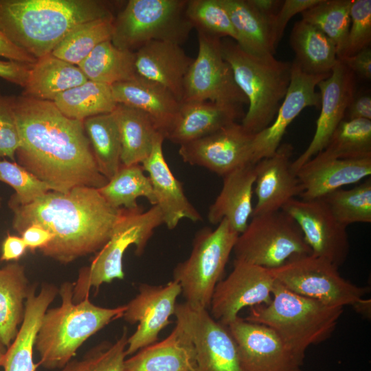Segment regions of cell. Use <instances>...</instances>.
Instances as JSON below:
<instances>
[{
  "mask_svg": "<svg viewBox=\"0 0 371 371\" xmlns=\"http://www.w3.org/2000/svg\"><path fill=\"white\" fill-rule=\"evenodd\" d=\"M233 252L236 260L269 269L311 254L298 225L282 210L252 216Z\"/></svg>",
  "mask_w": 371,
  "mask_h": 371,
  "instance_id": "obj_10",
  "label": "cell"
},
{
  "mask_svg": "<svg viewBox=\"0 0 371 371\" xmlns=\"http://www.w3.org/2000/svg\"><path fill=\"white\" fill-rule=\"evenodd\" d=\"M330 74H309L302 71L294 60L291 63L290 83L273 121L254 134L252 142L254 164L276 153L288 126L302 110L308 106H320V94L316 91V87Z\"/></svg>",
  "mask_w": 371,
  "mask_h": 371,
  "instance_id": "obj_19",
  "label": "cell"
},
{
  "mask_svg": "<svg viewBox=\"0 0 371 371\" xmlns=\"http://www.w3.org/2000/svg\"><path fill=\"white\" fill-rule=\"evenodd\" d=\"M53 102L64 115L82 121L112 113L117 104L111 86L89 80L62 93Z\"/></svg>",
  "mask_w": 371,
  "mask_h": 371,
  "instance_id": "obj_36",
  "label": "cell"
},
{
  "mask_svg": "<svg viewBox=\"0 0 371 371\" xmlns=\"http://www.w3.org/2000/svg\"><path fill=\"white\" fill-rule=\"evenodd\" d=\"M253 6L270 23L278 12L283 1L280 0H249Z\"/></svg>",
  "mask_w": 371,
  "mask_h": 371,
  "instance_id": "obj_55",
  "label": "cell"
},
{
  "mask_svg": "<svg viewBox=\"0 0 371 371\" xmlns=\"http://www.w3.org/2000/svg\"><path fill=\"white\" fill-rule=\"evenodd\" d=\"M241 107L208 101L181 103L179 111L165 135L181 145L203 137L236 122Z\"/></svg>",
  "mask_w": 371,
  "mask_h": 371,
  "instance_id": "obj_29",
  "label": "cell"
},
{
  "mask_svg": "<svg viewBox=\"0 0 371 371\" xmlns=\"http://www.w3.org/2000/svg\"><path fill=\"white\" fill-rule=\"evenodd\" d=\"M37 284H32L25 302L23 320L0 359V367L4 371H36L39 366L33 359L36 338L45 313L58 294V288L54 284L44 282L37 292Z\"/></svg>",
  "mask_w": 371,
  "mask_h": 371,
  "instance_id": "obj_24",
  "label": "cell"
},
{
  "mask_svg": "<svg viewBox=\"0 0 371 371\" xmlns=\"http://www.w3.org/2000/svg\"><path fill=\"white\" fill-rule=\"evenodd\" d=\"M371 120V96L368 93H355L346 112L344 120Z\"/></svg>",
  "mask_w": 371,
  "mask_h": 371,
  "instance_id": "obj_52",
  "label": "cell"
},
{
  "mask_svg": "<svg viewBox=\"0 0 371 371\" xmlns=\"http://www.w3.org/2000/svg\"><path fill=\"white\" fill-rule=\"evenodd\" d=\"M181 293L180 285L173 280L161 285H139V293L125 304L122 316L130 324H138L128 337L127 357L157 341L160 332L171 323Z\"/></svg>",
  "mask_w": 371,
  "mask_h": 371,
  "instance_id": "obj_15",
  "label": "cell"
},
{
  "mask_svg": "<svg viewBox=\"0 0 371 371\" xmlns=\"http://www.w3.org/2000/svg\"><path fill=\"white\" fill-rule=\"evenodd\" d=\"M254 136L236 122L180 145L179 154L185 163L203 167L223 177L238 168L253 164Z\"/></svg>",
  "mask_w": 371,
  "mask_h": 371,
  "instance_id": "obj_17",
  "label": "cell"
},
{
  "mask_svg": "<svg viewBox=\"0 0 371 371\" xmlns=\"http://www.w3.org/2000/svg\"><path fill=\"white\" fill-rule=\"evenodd\" d=\"M238 235L225 218L214 229L203 227L196 232L190 255L176 265L172 274L188 305L210 308Z\"/></svg>",
  "mask_w": 371,
  "mask_h": 371,
  "instance_id": "obj_8",
  "label": "cell"
},
{
  "mask_svg": "<svg viewBox=\"0 0 371 371\" xmlns=\"http://www.w3.org/2000/svg\"><path fill=\"white\" fill-rule=\"evenodd\" d=\"M294 61L309 74H330L338 58L334 43L319 29L301 19L290 34Z\"/></svg>",
  "mask_w": 371,
  "mask_h": 371,
  "instance_id": "obj_33",
  "label": "cell"
},
{
  "mask_svg": "<svg viewBox=\"0 0 371 371\" xmlns=\"http://www.w3.org/2000/svg\"><path fill=\"white\" fill-rule=\"evenodd\" d=\"M31 286L23 265L12 262L0 268V339L6 348L23 320Z\"/></svg>",
  "mask_w": 371,
  "mask_h": 371,
  "instance_id": "obj_31",
  "label": "cell"
},
{
  "mask_svg": "<svg viewBox=\"0 0 371 371\" xmlns=\"http://www.w3.org/2000/svg\"><path fill=\"white\" fill-rule=\"evenodd\" d=\"M198 54L189 68L181 103L208 101L242 107L247 100L224 59L221 38L198 32Z\"/></svg>",
  "mask_w": 371,
  "mask_h": 371,
  "instance_id": "obj_12",
  "label": "cell"
},
{
  "mask_svg": "<svg viewBox=\"0 0 371 371\" xmlns=\"http://www.w3.org/2000/svg\"><path fill=\"white\" fill-rule=\"evenodd\" d=\"M0 181L10 186L15 193L10 201L25 205L52 191L26 168L16 162L0 160Z\"/></svg>",
  "mask_w": 371,
  "mask_h": 371,
  "instance_id": "obj_45",
  "label": "cell"
},
{
  "mask_svg": "<svg viewBox=\"0 0 371 371\" xmlns=\"http://www.w3.org/2000/svg\"><path fill=\"white\" fill-rule=\"evenodd\" d=\"M121 140L122 164H142L150 155L159 131L152 118L144 112L117 104L112 112Z\"/></svg>",
  "mask_w": 371,
  "mask_h": 371,
  "instance_id": "obj_32",
  "label": "cell"
},
{
  "mask_svg": "<svg viewBox=\"0 0 371 371\" xmlns=\"http://www.w3.org/2000/svg\"><path fill=\"white\" fill-rule=\"evenodd\" d=\"M293 152L291 144H281L273 155L255 164L257 200L252 216L281 210L300 195L302 186L291 167Z\"/></svg>",
  "mask_w": 371,
  "mask_h": 371,
  "instance_id": "obj_21",
  "label": "cell"
},
{
  "mask_svg": "<svg viewBox=\"0 0 371 371\" xmlns=\"http://www.w3.org/2000/svg\"><path fill=\"white\" fill-rule=\"evenodd\" d=\"M135 52L122 49L111 40L95 49L78 66L88 80L109 86L135 77Z\"/></svg>",
  "mask_w": 371,
  "mask_h": 371,
  "instance_id": "obj_35",
  "label": "cell"
},
{
  "mask_svg": "<svg viewBox=\"0 0 371 371\" xmlns=\"http://www.w3.org/2000/svg\"><path fill=\"white\" fill-rule=\"evenodd\" d=\"M282 210L297 223L311 254L328 260L338 268L346 261L350 249L347 227L335 218L322 199L295 198Z\"/></svg>",
  "mask_w": 371,
  "mask_h": 371,
  "instance_id": "obj_16",
  "label": "cell"
},
{
  "mask_svg": "<svg viewBox=\"0 0 371 371\" xmlns=\"http://www.w3.org/2000/svg\"><path fill=\"white\" fill-rule=\"evenodd\" d=\"M112 17L98 0H0V32L36 59L52 54L78 25Z\"/></svg>",
  "mask_w": 371,
  "mask_h": 371,
  "instance_id": "obj_3",
  "label": "cell"
},
{
  "mask_svg": "<svg viewBox=\"0 0 371 371\" xmlns=\"http://www.w3.org/2000/svg\"><path fill=\"white\" fill-rule=\"evenodd\" d=\"M221 48L236 85L247 100L248 109L241 124L256 134L273 121L290 83L291 63L273 55H251L229 38L221 39Z\"/></svg>",
  "mask_w": 371,
  "mask_h": 371,
  "instance_id": "obj_6",
  "label": "cell"
},
{
  "mask_svg": "<svg viewBox=\"0 0 371 371\" xmlns=\"http://www.w3.org/2000/svg\"><path fill=\"white\" fill-rule=\"evenodd\" d=\"M114 19H100L78 25L56 45L52 54L78 66L96 46L111 40Z\"/></svg>",
  "mask_w": 371,
  "mask_h": 371,
  "instance_id": "obj_39",
  "label": "cell"
},
{
  "mask_svg": "<svg viewBox=\"0 0 371 371\" xmlns=\"http://www.w3.org/2000/svg\"><path fill=\"white\" fill-rule=\"evenodd\" d=\"M142 164H122L117 173L106 185L98 189L106 201L116 209L132 210L138 207L139 197H145L152 205L156 199L150 178Z\"/></svg>",
  "mask_w": 371,
  "mask_h": 371,
  "instance_id": "obj_38",
  "label": "cell"
},
{
  "mask_svg": "<svg viewBox=\"0 0 371 371\" xmlns=\"http://www.w3.org/2000/svg\"><path fill=\"white\" fill-rule=\"evenodd\" d=\"M164 224L162 213L157 205L146 211L139 206L122 213L113 227L111 237L98 251L89 266L79 270L74 282L73 300L79 302L89 297L92 289L96 293L104 283L123 280V257L131 245L135 247V254L141 256L157 227Z\"/></svg>",
  "mask_w": 371,
  "mask_h": 371,
  "instance_id": "obj_7",
  "label": "cell"
},
{
  "mask_svg": "<svg viewBox=\"0 0 371 371\" xmlns=\"http://www.w3.org/2000/svg\"><path fill=\"white\" fill-rule=\"evenodd\" d=\"M275 283L269 269L234 260L231 273L214 289L210 314L227 326L243 308L268 304Z\"/></svg>",
  "mask_w": 371,
  "mask_h": 371,
  "instance_id": "obj_14",
  "label": "cell"
},
{
  "mask_svg": "<svg viewBox=\"0 0 371 371\" xmlns=\"http://www.w3.org/2000/svg\"><path fill=\"white\" fill-rule=\"evenodd\" d=\"M320 0H285L273 17L271 23V36L275 48L280 43L284 30L290 21L295 14L302 13L314 6Z\"/></svg>",
  "mask_w": 371,
  "mask_h": 371,
  "instance_id": "obj_48",
  "label": "cell"
},
{
  "mask_svg": "<svg viewBox=\"0 0 371 371\" xmlns=\"http://www.w3.org/2000/svg\"><path fill=\"white\" fill-rule=\"evenodd\" d=\"M135 58L139 76L164 87L181 102L185 78L194 58L180 45L150 41L135 52Z\"/></svg>",
  "mask_w": 371,
  "mask_h": 371,
  "instance_id": "obj_25",
  "label": "cell"
},
{
  "mask_svg": "<svg viewBox=\"0 0 371 371\" xmlns=\"http://www.w3.org/2000/svg\"><path fill=\"white\" fill-rule=\"evenodd\" d=\"M223 177L221 190L209 207L207 219L211 224L218 225L225 218L240 234L246 229L253 214L255 164L238 168Z\"/></svg>",
  "mask_w": 371,
  "mask_h": 371,
  "instance_id": "obj_28",
  "label": "cell"
},
{
  "mask_svg": "<svg viewBox=\"0 0 371 371\" xmlns=\"http://www.w3.org/2000/svg\"><path fill=\"white\" fill-rule=\"evenodd\" d=\"M165 137L159 133L150 155L142 163L148 174L157 205L163 215L164 224L175 229L179 221L187 218L193 222L201 221L199 212L184 193L182 183L175 177L166 161L163 152Z\"/></svg>",
  "mask_w": 371,
  "mask_h": 371,
  "instance_id": "obj_23",
  "label": "cell"
},
{
  "mask_svg": "<svg viewBox=\"0 0 371 371\" xmlns=\"http://www.w3.org/2000/svg\"><path fill=\"white\" fill-rule=\"evenodd\" d=\"M27 249L32 251L42 249L54 238V236L43 227L33 224L27 227L21 234Z\"/></svg>",
  "mask_w": 371,
  "mask_h": 371,
  "instance_id": "obj_51",
  "label": "cell"
},
{
  "mask_svg": "<svg viewBox=\"0 0 371 371\" xmlns=\"http://www.w3.org/2000/svg\"><path fill=\"white\" fill-rule=\"evenodd\" d=\"M74 282H65L58 288L59 306L48 308L38 331L34 350L38 364L54 370L62 368L91 336L111 322L122 317L126 305L106 308L95 305L89 297L73 300Z\"/></svg>",
  "mask_w": 371,
  "mask_h": 371,
  "instance_id": "obj_4",
  "label": "cell"
},
{
  "mask_svg": "<svg viewBox=\"0 0 371 371\" xmlns=\"http://www.w3.org/2000/svg\"><path fill=\"white\" fill-rule=\"evenodd\" d=\"M83 124L98 168L109 180L122 165L120 135L114 115L110 113L90 117Z\"/></svg>",
  "mask_w": 371,
  "mask_h": 371,
  "instance_id": "obj_37",
  "label": "cell"
},
{
  "mask_svg": "<svg viewBox=\"0 0 371 371\" xmlns=\"http://www.w3.org/2000/svg\"><path fill=\"white\" fill-rule=\"evenodd\" d=\"M87 80L78 66L49 54L30 66L23 95L53 102L62 93Z\"/></svg>",
  "mask_w": 371,
  "mask_h": 371,
  "instance_id": "obj_30",
  "label": "cell"
},
{
  "mask_svg": "<svg viewBox=\"0 0 371 371\" xmlns=\"http://www.w3.org/2000/svg\"><path fill=\"white\" fill-rule=\"evenodd\" d=\"M321 152L326 156L341 159L371 157V120H342Z\"/></svg>",
  "mask_w": 371,
  "mask_h": 371,
  "instance_id": "obj_41",
  "label": "cell"
},
{
  "mask_svg": "<svg viewBox=\"0 0 371 371\" xmlns=\"http://www.w3.org/2000/svg\"><path fill=\"white\" fill-rule=\"evenodd\" d=\"M8 205L13 212L12 227L18 233L36 224L54 236L40 251L62 264L100 250L122 211L111 206L97 188L86 186L67 193L49 191L25 205L10 201Z\"/></svg>",
  "mask_w": 371,
  "mask_h": 371,
  "instance_id": "obj_2",
  "label": "cell"
},
{
  "mask_svg": "<svg viewBox=\"0 0 371 371\" xmlns=\"http://www.w3.org/2000/svg\"><path fill=\"white\" fill-rule=\"evenodd\" d=\"M117 104L148 114L164 137L174 122L181 102L166 88L138 74L133 78L111 86Z\"/></svg>",
  "mask_w": 371,
  "mask_h": 371,
  "instance_id": "obj_26",
  "label": "cell"
},
{
  "mask_svg": "<svg viewBox=\"0 0 371 371\" xmlns=\"http://www.w3.org/2000/svg\"><path fill=\"white\" fill-rule=\"evenodd\" d=\"M355 75L370 80L371 79V48L368 47L358 53L339 59Z\"/></svg>",
  "mask_w": 371,
  "mask_h": 371,
  "instance_id": "obj_50",
  "label": "cell"
},
{
  "mask_svg": "<svg viewBox=\"0 0 371 371\" xmlns=\"http://www.w3.org/2000/svg\"><path fill=\"white\" fill-rule=\"evenodd\" d=\"M19 146L12 97L3 95L0 90V157H8L14 161Z\"/></svg>",
  "mask_w": 371,
  "mask_h": 371,
  "instance_id": "obj_47",
  "label": "cell"
},
{
  "mask_svg": "<svg viewBox=\"0 0 371 371\" xmlns=\"http://www.w3.org/2000/svg\"><path fill=\"white\" fill-rule=\"evenodd\" d=\"M174 315L194 346L197 371H242L234 338L208 310L177 303Z\"/></svg>",
  "mask_w": 371,
  "mask_h": 371,
  "instance_id": "obj_13",
  "label": "cell"
},
{
  "mask_svg": "<svg viewBox=\"0 0 371 371\" xmlns=\"http://www.w3.org/2000/svg\"><path fill=\"white\" fill-rule=\"evenodd\" d=\"M31 65L0 59V78L24 88Z\"/></svg>",
  "mask_w": 371,
  "mask_h": 371,
  "instance_id": "obj_49",
  "label": "cell"
},
{
  "mask_svg": "<svg viewBox=\"0 0 371 371\" xmlns=\"http://www.w3.org/2000/svg\"><path fill=\"white\" fill-rule=\"evenodd\" d=\"M344 309L293 293L276 280L271 301L250 307L245 319L272 329L304 361L309 346L331 336Z\"/></svg>",
  "mask_w": 371,
  "mask_h": 371,
  "instance_id": "obj_5",
  "label": "cell"
},
{
  "mask_svg": "<svg viewBox=\"0 0 371 371\" xmlns=\"http://www.w3.org/2000/svg\"><path fill=\"white\" fill-rule=\"evenodd\" d=\"M186 14L197 32L236 41V31L221 0H188Z\"/></svg>",
  "mask_w": 371,
  "mask_h": 371,
  "instance_id": "obj_43",
  "label": "cell"
},
{
  "mask_svg": "<svg viewBox=\"0 0 371 371\" xmlns=\"http://www.w3.org/2000/svg\"><path fill=\"white\" fill-rule=\"evenodd\" d=\"M7 348L4 346V344L2 343L1 339H0V359L3 356L6 351Z\"/></svg>",
  "mask_w": 371,
  "mask_h": 371,
  "instance_id": "obj_56",
  "label": "cell"
},
{
  "mask_svg": "<svg viewBox=\"0 0 371 371\" xmlns=\"http://www.w3.org/2000/svg\"><path fill=\"white\" fill-rule=\"evenodd\" d=\"M0 206H1V198H0Z\"/></svg>",
  "mask_w": 371,
  "mask_h": 371,
  "instance_id": "obj_57",
  "label": "cell"
},
{
  "mask_svg": "<svg viewBox=\"0 0 371 371\" xmlns=\"http://www.w3.org/2000/svg\"><path fill=\"white\" fill-rule=\"evenodd\" d=\"M0 57L30 65L36 60L35 58L13 44L1 32Z\"/></svg>",
  "mask_w": 371,
  "mask_h": 371,
  "instance_id": "obj_53",
  "label": "cell"
},
{
  "mask_svg": "<svg viewBox=\"0 0 371 371\" xmlns=\"http://www.w3.org/2000/svg\"><path fill=\"white\" fill-rule=\"evenodd\" d=\"M234 338L242 371H301L295 356L270 328L238 316L227 326Z\"/></svg>",
  "mask_w": 371,
  "mask_h": 371,
  "instance_id": "obj_18",
  "label": "cell"
},
{
  "mask_svg": "<svg viewBox=\"0 0 371 371\" xmlns=\"http://www.w3.org/2000/svg\"><path fill=\"white\" fill-rule=\"evenodd\" d=\"M187 1H128L114 19L111 42L131 52L153 41L181 45L193 29L186 14Z\"/></svg>",
  "mask_w": 371,
  "mask_h": 371,
  "instance_id": "obj_9",
  "label": "cell"
},
{
  "mask_svg": "<svg viewBox=\"0 0 371 371\" xmlns=\"http://www.w3.org/2000/svg\"><path fill=\"white\" fill-rule=\"evenodd\" d=\"M320 113L313 139L306 149L291 163L294 172L327 146L333 133L344 120L355 93V75L338 59L330 75L319 82Z\"/></svg>",
  "mask_w": 371,
  "mask_h": 371,
  "instance_id": "obj_20",
  "label": "cell"
},
{
  "mask_svg": "<svg viewBox=\"0 0 371 371\" xmlns=\"http://www.w3.org/2000/svg\"><path fill=\"white\" fill-rule=\"evenodd\" d=\"M352 0H320L301 13L302 19L324 32L335 45L337 58L342 54L350 24Z\"/></svg>",
  "mask_w": 371,
  "mask_h": 371,
  "instance_id": "obj_40",
  "label": "cell"
},
{
  "mask_svg": "<svg viewBox=\"0 0 371 371\" xmlns=\"http://www.w3.org/2000/svg\"><path fill=\"white\" fill-rule=\"evenodd\" d=\"M371 175V157L341 159L322 152L296 172L302 186V200L321 199L341 187L358 183Z\"/></svg>",
  "mask_w": 371,
  "mask_h": 371,
  "instance_id": "obj_22",
  "label": "cell"
},
{
  "mask_svg": "<svg viewBox=\"0 0 371 371\" xmlns=\"http://www.w3.org/2000/svg\"><path fill=\"white\" fill-rule=\"evenodd\" d=\"M20 137L19 164L52 191L99 189L108 182L99 171L83 121L64 115L52 101L12 97Z\"/></svg>",
  "mask_w": 371,
  "mask_h": 371,
  "instance_id": "obj_1",
  "label": "cell"
},
{
  "mask_svg": "<svg viewBox=\"0 0 371 371\" xmlns=\"http://www.w3.org/2000/svg\"><path fill=\"white\" fill-rule=\"evenodd\" d=\"M322 199L335 218L348 226L356 223H371V180L349 190L339 189Z\"/></svg>",
  "mask_w": 371,
  "mask_h": 371,
  "instance_id": "obj_42",
  "label": "cell"
},
{
  "mask_svg": "<svg viewBox=\"0 0 371 371\" xmlns=\"http://www.w3.org/2000/svg\"><path fill=\"white\" fill-rule=\"evenodd\" d=\"M269 270L289 290L330 306H352L355 309L369 291L368 287L344 278L328 260L313 254L294 258Z\"/></svg>",
  "mask_w": 371,
  "mask_h": 371,
  "instance_id": "obj_11",
  "label": "cell"
},
{
  "mask_svg": "<svg viewBox=\"0 0 371 371\" xmlns=\"http://www.w3.org/2000/svg\"><path fill=\"white\" fill-rule=\"evenodd\" d=\"M194 346L178 323L161 341L144 347L126 358L124 371H197Z\"/></svg>",
  "mask_w": 371,
  "mask_h": 371,
  "instance_id": "obj_27",
  "label": "cell"
},
{
  "mask_svg": "<svg viewBox=\"0 0 371 371\" xmlns=\"http://www.w3.org/2000/svg\"><path fill=\"white\" fill-rule=\"evenodd\" d=\"M236 31V43L246 52L258 57L276 52L270 30V23L250 3L249 0H221Z\"/></svg>",
  "mask_w": 371,
  "mask_h": 371,
  "instance_id": "obj_34",
  "label": "cell"
},
{
  "mask_svg": "<svg viewBox=\"0 0 371 371\" xmlns=\"http://www.w3.org/2000/svg\"><path fill=\"white\" fill-rule=\"evenodd\" d=\"M128 337L127 328L124 327L115 342H100L80 359L70 360L57 371H124Z\"/></svg>",
  "mask_w": 371,
  "mask_h": 371,
  "instance_id": "obj_44",
  "label": "cell"
},
{
  "mask_svg": "<svg viewBox=\"0 0 371 371\" xmlns=\"http://www.w3.org/2000/svg\"><path fill=\"white\" fill-rule=\"evenodd\" d=\"M27 247L21 236L8 234L2 244L1 260H18L26 252Z\"/></svg>",
  "mask_w": 371,
  "mask_h": 371,
  "instance_id": "obj_54",
  "label": "cell"
},
{
  "mask_svg": "<svg viewBox=\"0 0 371 371\" xmlns=\"http://www.w3.org/2000/svg\"><path fill=\"white\" fill-rule=\"evenodd\" d=\"M350 24L344 50L338 58L352 56L371 43V0H352Z\"/></svg>",
  "mask_w": 371,
  "mask_h": 371,
  "instance_id": "obj_46",
  "label": "cell"
}]
</instances>
